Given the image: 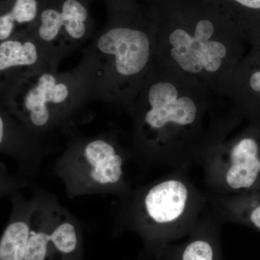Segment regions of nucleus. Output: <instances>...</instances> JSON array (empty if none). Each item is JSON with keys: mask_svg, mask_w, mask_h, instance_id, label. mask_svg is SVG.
I'll return each instance as SVG.
<instances>
[{"mask_svg": "<svg viewBox=\"0 0 260 260\" xmlns=\"http://www.w3.org/2000/svg\"><path fill=\"white\" fill-rule=\"evenodd\" d=\"M82 158L86 162L88 177L99 185L116 184L124 175V159L115 143L95 138L79 144Z\"/></svg>", "mask_w": 260, "mask_h": 260, "instance_id": "obj_9", "label": "nucleus"}, {"mask_svg": "<svg viewBox=\"0 0 260 260\" xmlns=\"http://www.w3.org/2000/svg\"><path fill=\"white\" fill-rule=\"evenodd\" d=\"M147 86L137 120L140 148L153 162L181 168L177 133L195 126L198 107L189 98L178 99L177 88L169 82L157 80Z\"/></svg>", "mask_w": 260, "mask_h": 260, "instance_id": "obj_4", "label": "nucleus"}, {"mask_svg": "<svg viewBox=\"0 0 260 260\" xmlns=\"http://www.w3.org/2000/svg\"><path fill=\"white\" fill-rule=\"evenodd\" d=\"M1 105L32 131L61 125L88 100L86 85L75 68L45 70L15 81H0Z\"/></svg>", "mask_w": 260, "mask_h": 260, "instance_id": "obj_2", "label": "nucleus"}, {"mask_svg": "<svg viewBox=\"0 0 260 260\" xmlns=\"http://www.w3.org/2000/svg\"><path fill=\"white\" fill-rule=\"evenodd\" d=\"M51 228L50 225H31L25 260H47L51 249Z\"/></svg>", "mask_w": 260, "mask_h": 260, "instance_id": "obj_15", "label": "nucleus"}, {"mask_svg": "<svg viewBox=\"0 0 260 260\" xmlns=\"http://www.w3.org/2000/svg\"><path fill=\"white\" fill-rule=\"evenodd\" d=\"M236 6L250 10H260V0H225Z\"/></svg>", "mask_w": 260, "mask_h": 260, "instance_id": "obj_16", "label": "nucleus"}, {"mask_svg": "<svg viewBox=\"0 0 260 260\" xmlns=\"http://www.w3.org/2000/svg\"><path fill=\"white\" fill-rule=\"evenodd\" d=\"M208 17L200 15L193 37L181 28L174 29L169 34L173 59L181 69L192 74L199 73L203 68L210 73L217 71L227 54L221 43L209 41L215 31V24Z\"/></svg>", "mask_w": 260, "mask_h": 260, "instance_id": "obj_7", "label": "nucleus"}, {"mask_svg": "<svg viewBox=\"0 0 260 260\" xmlns=\"http://www.w3.org/2000/svg\"><path fill=\"white\" fill-rule=\"evenodd\" d=\"M221 221L213 208L205 211L189 239L177 248L174 260H221L218 242Z\"/></svg>", "mask_w": 260, "mask_h": 260, "instance_id": "obj_10", "label": "nucleus"}, {"mask_svg": "<svg viewBox=\"0 0 260 260\" xmlns=\"http://www.w3.org/2000/svg\"><path fill=\"white\" fill-rule=\"evenodd\" d=\"M31 225L26 220L12 222L0 240V260H25Z\"/></svg>", "mask_w": 260, "mask_h": 260, "instance_id": "obj_13", "label": "nucleus"}, {"mask_svg": "<svg viewBox=\"0 0 260 260\" xmlns=\"http://www.w3.org/2000/svg\"><path fill=\"white\" fill-rule=\"evenodd\" d=\"M249 83L252 90L260 94V71L256 72L251 75Z\"/></svg>", "mask_w": 260, "mask_h": 260, "instance_id": "obj_18", "label": "nucleus"}, {"mask_svg": "<svg viewBox=\"0 0 260 260\" xmlns=\"http://www.w3.org/2000/svg\"><path fill=\"white\" fill-rule=\"evenodd\" d=\"M105 25L93 34L75 68L86 85L88 100L125 104L151 57L150 28L156 24L137 5L107 10Z\"/></svg>", "mask_w": 260, "mask_h": 260, "instance_id": "obj_1", "label": "nucleus"}, {"mask_svg": "<svg viewBox=\"0 0 260 260\" xmlns=\"http://www.w3.org/2000/svg\"><path fill=\"white\" fill-rule=\"evenodd\" d=\"M208 195L201 192L188 175V168L150 186L140 196V228L160 246L189 235L206 211Z\"/></svg>", "mask_w": 260, "mask_h": 260, "instance_id": "obj_3", "label": "nucleus"}, {"mask_svg": "<svg viewBox=\"0 0 260 260\" xmlns=\"http://www.w3.org/2000/svg\"><path fill=\"white\" fill-rule=\"evenodd\" d=\"M92 0H46L30 30L56 67L65 57L92 39Z\"/></svg>", "mask_w": 260, "mask_h": 260, "instance_id": "obj_5", "label": "nucleus"}, {"mask_svg": "<svg viewBox=\"0 0 260 260\" xmlns=\"http://www.w3.org/2000/svg\"><path fill=\"white\" fill-rule=\"evenodd\" d=\"M211 194L237 195L260 191V140L245 135L218 146L203 164Z\"/></svg>", "mask_w": 260, "mask_h": 260, "instance_id": "obj_6", "label": "nucleus"}, {"mask_svg": "<svg viewBox=\"0 0 260 260\" xmlns=\"http://www.w3.org/2000/svg\"><path fill=\"white\" fill-rule=\"evenodd\" d=\"M57 68L30 30L17 32L0 42L1 81H15L34 73Z\"/></svg>", "mask_w": 260, "mask_h": 260, "instance_id": "obj_8", "label": "nucleus"}, {"mask_svg": "<svg viewBox=\"0 0 260 260\" xmlns=\"http://www.w3.org/2000/svg\"><path fill=\"white\" fill-rule=\"evenodd\" d=\"M209 203L223 220L260 232V191L237 195H208Z\"/></svg>", "mask_w": 260, "mask_h": 260, "instance_id": "obj_11", "label": "nucleus"}, {"mask_svg": "<svg viewBox=\"0 0 260 260\" xmlns=\"http://www.w3.org/2000/svg\"><path fill=\"white\" fill-rule=\"evenodd\" d=\"M46 0H0V42L17 32L30 30Z\"/></svg>", "mask_w": 260, "mask_h": 260, "instance_id": "obj_12", "label": "nucleus"}, {"mask_svg": "<svg viewBox=\"0 0 260 260\" xmlns=\"http://www.w3.org/2000/svg\"><path fill=\"white\" fill-rule=\"evenodd\" d=\"M95 1V0H92ZM107 6V10L115 9V8H125L136 5L135 0H102Z\"/></svg>", "mask_w": 260, "mask_h": 260, "instance_id": "obj_17", "label": "nucleus"}, {"mask_svg": "<svg viewBox=\"0 0 260 260\" xmlns=\"http://www.w3.org/2000/svg\"><path fill=\"white\" fill-rule=\"evenodd\" d=\"M78 244V234L73 223L66 220L57 223L51 228V249L61 255H72L77 250Z\"/></svg>", "mask_w": 260, "mask_h": 260, "instance_id": "obj_14", "label": "nucleus"}]
</instances>
